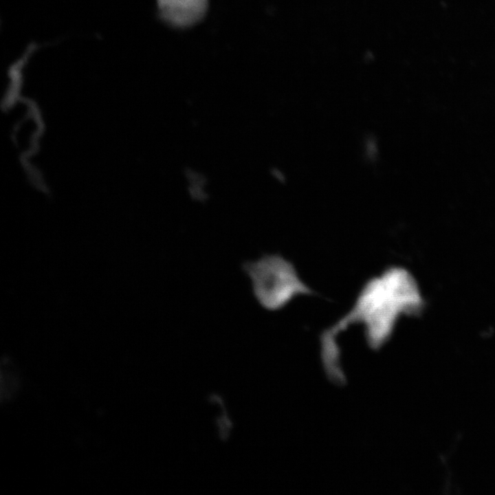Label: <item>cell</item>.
I'll return each instance as SVG.
<instances>
[{
	"mask_svg": "<svg viewBox=\"0 0 495 495\" xmlns=\"http://www.w3.org/2000/svg\"><path fill=\"white\" fill-rule=\"evenodd\" d=\"M421 305L418 287L411 274L398 266L385 269L364 283L350 309L323 331L324 354L338 351V336L354 324H362L370 346H380L390 338L399 317L417 313Z\"/></svg>",
	"mask_w": 495,
	"mask_h": 495,
	"instance_id": "6da1fadb",
	"label": "cell"
},
{
	"mask_svg": "<svg viewBox=\"0 0 495 495\" xmlns=\"http://www.w3.org/2000/svg\"><path fill=\"white\" fill-rule=\"evenodd\" d=\"M242 268L251 280L254 298L266 310H280L298 296L314 294L294 265L280 254H265L257 261L244 262Z\"/></svg>",
	"mask_w": 495,
	"mask_h": 495,
	"instance_id": "7a4b0ae2",
	"label": "cell"
},
{
	"mask_svg": "<svg viewBox=\"0 0 495 495\" xmlns=\"http://www.w3.org/2000/svg\"><path fill=\"white\" fill-rule=\"evenodd\" d=\"M161 16L171 25L184 28L198 22L205 14L208 0H157Z\"/></svg>",
	"mask_w": 495,
	"mask_h": 495,
	"instance_id": "3957f363",
	"label": "cell"
}]
</instances>
